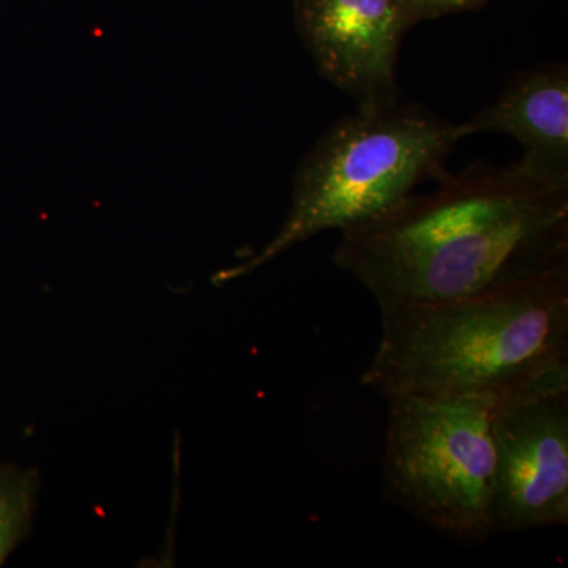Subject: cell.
<instances>
[{"label": "cell", "mask_w": 568, "mask_h": 568, "mask_svg": "<svg viewBox=\"0 0 568 568\" xmlns=\"http://www.w3.org/2000/svg\"><path fill=\"white\" fill-rule=\"evenodd\" d=\"M437 183L342 233L334 263L379 308L495 293L568 264V186L519 160L476 162Z\"/></svg>", "instance_id": "6da1fadb"}, {"label": "cell", "mask_w": 568, "mask_h": 568, "mask_svg": "<svg viewBox=\"0 0 568 568\" xmlns=\"http://www.w3.org/2000/svg\"><path fill=\"white\" fill-rule=\"evenodd\" d=\"M295 26L317 71L357 108L398 102L409 31L403 0H294Z\"/></svg>", "instance_id": "8992f818"}, {"label": "cell", "mask_w": 568, "mask_h": 568, "mask_svg": "<svg viewBox=\"0 0 568 568\" xmlns=\"http://www.w3.org/2000/svg\"><path fill=\"white\" fill-rule=\"evenodd\" d=\"M495 395L388 398L383 487L387 499L459 544L496 536Z\"/></svg>", "instance_id": "277c9868"}, {"label": "cell", "mask_w": 568, "mask_h": 568, "mask_svg": "<svg viewBox=\"0 0 568 568\" xmlns=\"http://www.w3.org/2000/svg\"><path fill=\"white\" fill-rule=\"evenodd\" d=\"M489 0H403L407 24L413 29L422 21L437 20L446 14L476 10Z\"/></svg>", "instance_id": "9c48e42d"}, {"label": "cell", "mask_w": 568, "mask_h": 568, "mask_svg": "<svg viewBox=\"0 0 568 568\" xmlns=\"http://www.w3.org/2000/svg\"><path fill=\"white\" fill-rule=\"evenodd\" d=\"M465 140L458 123L420 104L365 108L334 123L298 164L290 212L275 237L244 264L220 272L231 282L325 233L375 222L416 193Z\"/></svg>", "instance_id": "3957f363"}, {"label": "cell", "mask_w": 568, "mask_h": 568, "mask_svg": "<svg viewBox=\"0 0 568 568\" xmlns=\"http://www.w3.org/2000/svg\"><path fill=\"white\" fill-rule=\"evenodd\" d=\"M463 138L504 133L525 148L519 160L545 181L568 186V67L544 63L521 70L495 102L458 123Z\"/></svg>", "instance_id": "52a82bcc"}, {"label": "cell", "mask_w": 568, "mask_h": 568, "mask_svg": "<svg viewBox=\"0 0 568 568\" xmlns=\"http://www.w3.org/2000/svg\"><path fill=\"white\" fill-rule=\"evenodd\" d=\"M496 534L568 525V368L497 398Z\"/></svg>", "instance_id": "5b68a950"}, {"label": "cell", "mask_w": 568, "mask_h": 568, "mask_svg": "<svg viewBox=\"0 0 568 568\" xmlns=\"http://www.w3.org/2000/svg\"><path fill=\"white\" fill-rule=\"evenodd\" d=\"M31 488L26 481L0 477V566L28 525Z\"/></svg>", "instance_id": "ba28073f"}, {"label": "cell", "mask_w": 568, "mask_h": 568, "mask_svg": "<svg viewBox=\"0 0 568 568\" xmlns=\"http://www.w3.org/2000/svg\"><path fill=\"white\" fill-rule=\"evenodd\" d=\"M381 313L362 384L386 399L503 396L568 368V264L495 293Z\"/></svg>", "instance_id": "7a4b0ae2"}]
</instances>
